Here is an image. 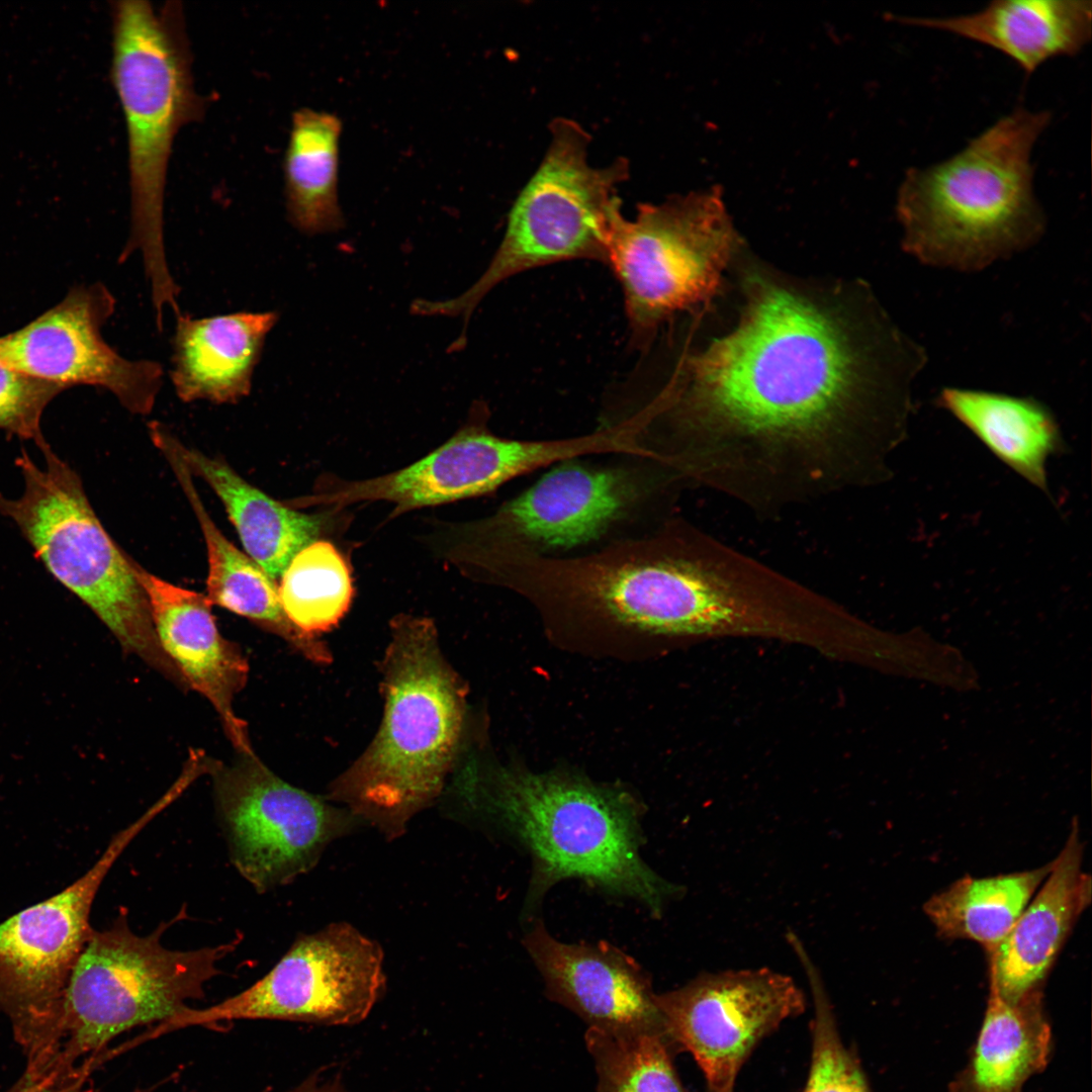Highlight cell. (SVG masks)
<instances>
[{
    "label": "cell",
    "mask_w": 1092,
    "mask_h": 1092,
    "mask_svg": "<svg viewBox=\"0 0 1092 1092\" xmlns=\"http://www.w3.org/2000/svg\"><path fill=\"white\" fill-rule=\"evenodd\" d=\"M851 332L758 282L737 328L644 408L643 445L687 487L760 515L888 479L928 357L880 310Z\"/></svg>",
    "instance_id": "1"
},
{
    "label": "cell",
    "mask_w": 1092,
    "mask_h": 1092,
    "mask_svg": "<svg viewBox=\"0 0 1092 1092\" xmlns=\"http://www.w3.org/2000/svg\"><path fill=\"white\" fill-rule=\"evenodd\" d=\"M1051 119L1016 107L950 158L908 169L896 200L903 250L928 266L972 272L1034 246L1046 218L1031 155Z\"/></svg>",
    "instance_id": "2"
},
{
    "label": "cell",
    "mask_w": 1092,
    "mask_h": 1092,
    "mask_svg": "<svg viewBox=\"0 0 1092 1092\" xmlns=\"http://www.w3.org/2000/svg\"><path fill=\"white\" fill-rule=\"evenodd\" d=\"M380 669L378 731L325 798L393 841L445 792L461 737L464 691L427 619L393 622Z\"/></svg>",
    "instance_id": "3"
},
{
    "label": "cell",
    "mask_w": 1092,
    "mask_h": 1092,
    "mask_svg": "<svg viewBox=\"0 0 1092 1092\" xmlns=\"http://www.w3.org/2000/svg\"><path fill=\"white\" fill-rule=\"evenodd\" d=\"M463 809L487 817L534 859V892L579 878L653 913L677 890L642 859L635 808L623 794L555 776L468 769L455 782Z\"/></svg>",
    "instance_id": "4"
},
{
    "label": "cell",
    "mask_w": 1092,
    "mask_h": 1092,
    "mask_svg": "<svg viewBox=\"0 0 1092 1092\" xmlns=\"http://www.w3.org/2000/svg\"><path fill=\"white\" fill-rule=\"evenodd\" d=\"M110 77L126 126L130 189V235L119 260L142 252L160 311L175 306L180 291L164 246L168 165L179 129L200 119L205 106L194 88L180 2L113 3Z\"/></svg>",
    "instance_id": "5"
},
{
    "label": "cell",
    "mask_w": 1092,
    "mask_h": 1092,
    "mask_svg": "<svg viewBox=\"0 0 1092 1092\" xmlns=\"http://www.w3.org/2000/svg\"><path fill=\"white\" fill-rule=\"evenodd\" d=\"M39 449L43 467L25 450L16 458L24 489L16 498L0 493V514L18 527L50 573L95 613L124 650L186 686L159 642L135 562L103 528L77 472L48 443Z\"/></svg>",
    "instance_id": "6"
},
{
    "label": "cell",
    "mask_w": 1092,
    "mask_h": 1092,
    "mask_svg": "<svg viewBox=\"0 0 1092 1092\" xmlns=\"http://www.w3.org/2000/svg\"><path fill=\"white\" fill-rule=\"evenodd\" d=\"M173 921L138 935L124 913L104 930H92L65 987L59 1010L54 1064L76 1066L107 1060L122 1033L153 1026L204 997L217 963L236 942L173 950L161 936Z\"/></svg>",
    "instance_id": "7"
},
{
    "label": "cell",
    "mask_w": 1092,
    "mask_h": 1092,
    "mask_svg": "<svg viewBox=\"0 0 1092 1092\" xmlns=\"http://www.w3.org/2000/svg\"><path fill=\"white\" fill-rule=\"evenodd\" d=\"M551 134L542 162L510 210L505 236L484 273L457 297L414 300V314L461 317L464 329L458 340L465 342L473 309L500 281L565 260L606 261L610 237L622 215L615 188L625 177V163L590 166L588 136L573 121H556Z\"/></svg>",
    "instance_id": "8"
},
{
    "label": "cell",
    "mask_w": 1092,
    "mask_h": 1092,
    "mask_svg": "<svg viewBox=\"0 0 1092 1092\" xmlns=\"http://www.w3.org/2000/svg\"><path fill=\"white\" fill-rule=\"evenodd\" d=\"M686 486L661 462L621 456L608 463L571 458L491 515L442 531L439 545L508 544L542 555L607 543L614 534L667 511ZM437 543V544H438Z\"/></svg>",
    "instance_id": "9"
},
{
    "label": "cell",
    "mask_w": 1092,
    "mask_h": 1092,
    "mask_svg": "<svg viewBox=\"0 0 1092 1092\" xmlns=\"http://www.w3.org/2000/svg\"><path fill=\"white\" fill-rule=\"evenodd\" d=\"M386 988L381 944L349 922L300 934L277 964L242 992L204 1008L189 1007L142 1033L145 1042L189 1027L239 1020L324 1025L363 1021Z\"/></svg>",
    "instance_id": "10"
},
{
    "label": "cell",
    "mask_w": 1092,
    "mask_h": 1092,
    "mask_svg": "<svg viewBox=\"0 0 1092 1092\" xmlns=\"http://www.w3.org/2000/svg\"><path fill=\"white\" fill-rule=\"evenodd\" d=\"M736 245L718 191L642 205L621 215L606 261L619 279L629 323L638 338L677 311L710 299Z\"/></svg>",
    "instance_id": "11"
},
{
    "label": "cell",
    "mask_w": 1092,
    "mask_h": 1092,
    "mask_svg": "<svg viewBox=\"0 0 1092 1092\" xmlns=\"http://www.w3.org/2000/svg\"><path fill=\"white\" fill-rule=\"evenodd\" d=\"M149 810L116 833L98 860L60 893L0 923V1011L27 1063L41 1070L56 1057L61 999L93 928L90 911L107 873L155 817Z\"/></svg>",
    "instance_id": "12"
},
{
    "label": "cell",
    "mask_w": 1092,
    "mask_h": 1092,
    "mask_svg": "<svg viewBox=\"0 0 1092 1092\" xmlns=\"http://www.w3.org/2000/svg\"><path fill=\"white\" fill-rule=\"evenodd\" d=\"M231 859L259 893L309 873L336 840L363 825L347 809L280 779L255 754L212 766Z\"/></svg>",
    "instance_id": "13"
},
{
    "label": "cell",
    "mask_w": 1092,
    "mask_h": 1092,
    "mask_svg": "<svg viewBox=\"0 0 1092 1092\" xmlns=\"http://www.w3.org/2000/svg\"><path fill=\"white\" fill-rule=\"evenodd\" d=\"M471 418L447 442L413 464L370 479L327 486L300 505L343 507L384 500L393 504V515H398L486 494L536 469L609 450L606 437L597 431L579 437L516 440L489 432L485 411L479 406Z\"/></svg>",
    "instance_id": "14"
},
{
    "label": "cell",
    "mask_w": 1092,
    "mask_h": 1092,
    "mask_svg": "<svg viewBox=\"0 0 1092 1092\" xmlns=\"http://www.w3.org/2000/svg\"><path fill=\"white\" fill-rule=\"evenodd\" d=\"M663 1030L689 1052L707 1088L733 1092L739 1070L758 1042L802 1013L805 997L794 980L769 969L702 974L655 994Z\"/></svg>",
    "instance_id": "15"
},
{
    "label": "cell",
    "mask_w": 1092,
    "mask_h": 1092,
    "mask_svg": "<svg viewBox=\"0 0 1092 1092\" xmlns=\"http://www.w3.org/2000/svg\"><path fill=\"white\" fill-rule=\"evenodd\" d=\"M115 298L101 283L77 286L54 307L0 337V362L59 384L96 385L111 391L129 412L148 415L163 383L153 360H127L101 336Z\"/></svg>",
    "instance_id": "16"
},
{
    "label": "cell",
    "mask_w": 1092,
    "mask_h": 1092,
    "mask_svg": "<svg viewBox=\"0 0 1092 1092\" xmlns=\"http://www.w3.org/2000/svg\"><path fill=\"white\" fill-rule=\"evenodd\" d=\"M525 946L548 995L588 1027L663 1030L649 978L618 948L607 942L565 943L541 924L526 935Z\"/></svg>",
    "instance_id": "17"
},
{
    "label": "cell",
    "mask_w": 1092,
    "mask_h": 1092,
    "mask_svg": "<svg viewBox=\"0 0 1092 1092\" xmlns=\"http://www.w3.org/2000/svg\"><path fill=\"white\" fill-rule=\"evenodd\" d=\"M159 642L185 679L217 712L226 736L241 754L253 755L246 723L236 714L235 697L249 673L241 649L218 631L211 603L203 594L172 584L135 563Z\"/></svg>",
    "instance_id": "18"
},
{
    "label": "cell",
    "mask_w": 1092,
    "mask_h": 1092,
    "mask_svg": "<svg viewBox=\"0 0 1092 1092\" xmlns=\"http://www.w3.org/2000/svg\"><path fill=\"white\" fill-rule=\"evenodd\" d=\"M1084 846L1077 824L1023 912L989 954L990 983L1010 1001L1036 992L1070 932L1090 905V875L1082 867Z\"/></svg>",
    "instance_id": "19"
},
{
    "label": "cell",
    "mask_w": 1092,
    "mask_h": 1092,
    "mask_svg": "<svg viewBox=\"0 0 1092 1092\" xmlns=\"http://www.w3.org/2000/svg\"><path fill=\"white\" fill-rule=\"evenodd\" d=\"M906 25L946 31L1004 54L1026 74L1046 61L1079 54L1091 39L1090 0H996L970 14L899 17Z\"/></svg>",
    "instance_id": "20"
},
{
    "label": "cell",
    "mask_w": 1092,
    "mask_h": 1092,
    "mask_svg": "<svg viewBox=\"0 0 1092 1092\" xmlns=\"http://www.w3.org/2000/svg\"><path fill=\"white\" fill-rule=\"evenodd\" d=\"M276 311H240L194 318L176 314L171 379L178 397L234 403L252 388L265 339Z\"/></svg>",
    "instance_id": "21"
},
{
    "label": "cell",
    "mask_w": 1092,
    "mask_h": 1092,
    "mask_svg": "<svg viewBox=\"0 0 1092 1092\" xmlns=\"http://www.w3.org/2000/svg\"><path fill=\"white\" fill-rule=\"evenodd\" d=\"M152 439L169 461L202 530L208 559L205 596L211 605H218L273 632L313 663H331L332 654L325 643L316 636L301 632L289 621L274 579L229 541L209 517L193 484L192 472L174 447L173 436L160 430Z\"/></svg>",
    "instance_id": "22"
},
{
    "label": "cell",
    "mask_w": 1092,
    "mask_h": 1092,
    "mask_svg": "<svg viewBox=\"0 0 1092 1092\" xmlns=\"http://www.w3.org/2000/svg\"><path fill=\"white\" fill-rule=\"evenodd\" d=\"M936 404L967 428L998 460L1050 493L1046 463L1066 450L1059 422L1040 400L1000 392L945 387Z\"/></svg>",
    "instance_id": "23"
},
{
    "label": "cell",
    "mask_w": 1092,
    "mask_h": 1092,
    "mask_svg": "<svg viewBox=\"0 0 1092 1092\" xmlns=\"http://www.w3.org/2000/svg\"><path fill=\"white\" fill-rule=\"evenodd\" d=\"M173 444L190 471L218 495L248 555L273 579L282 575L301 549L316 541L322 528L318 517L271 498L222 460L186 447L174 437Z\"/></svg>",
    "instance_id": "24"
},
{
    "label": "cell",
    "mask_w": 1092,
    "mask_h": 1092,
    "mask_svg": "<svg viewBox=\"0 0 1092 1092\" xmlns=\"http://www.w3.org/2000/svg\"><path fill=\"white\" fill-rule=\"evenodd\" d=\"M342 121L335 113L301 107L292 114L283 161L287 215L305 235L344 226L338 197Z\"/></svg>",
    "instance_id": "25"
},
{
    "label": "cell",
    "mask_w": 1092,
    "mask_h": 1092,
    "mask_svg": "<svg viewBox=\"0 0 1092 1092\" xmlns=\"http://www.w3.org/2000/svg\"><path fill=\"white\" fill-rule=\"evenodd\" d=\"M1052 861L1022 872L965 876L932 895L923 912L940 937L968 939L993 951L1049 875Z\"/></svg>",
    "instance_id": "26"
},
{
    "label": "cell",
    "mask_w": 1092,
    "mask_h": 1092,
    "mask_svg": "<svg viewBox=\"0 0 1092 1092\" xmlns=\"http://www.w3.org/2000/svg\"><path fill=\"white\" fill-rule=\"evenodd\" d=\"M1038 1005L1037 991L1010 1001L990 983L974 1058L973 1076L979 1092H1016L1042 1064L1048 1033Z\"/></svg>",
    "instance_id": "27"
},
{
    "label": "cell",
    "mask_w": 1092,
    "mask_h": 1092,
    "mask_svg": "<svg viewBox=\"0 0 1092 1092\" xmlns=\"http://www.w3.org/2000/svg\"><path fill=\"white\" fill-rule=\"evenodd\" d=\"M278 585L283 611L301 632L315 636L339 623L353 587L349 567L328 541H314L289 562Z\"/></svg>",
    "instance_id": "28"
},
{
    "label": "cell",
    "mask_w": 1092,
    "mask_h": 1092,
    "mask_svg": "<svg viewBox=\"0 0 1092 1092\" xmlns=\"http://www.w3.org/2000/svg\"><path fill=\"white\" fill-rule=\"evenodd\" d=\"M585 1044L597 1072V1092H687L663 1030L588 1027Z\"/></svg>",
    "instance_id": "29"
},
{
    "label": "cell",
    "mask_w": 1092,
    "mask_h": 1092,
    "mask_svg": "<svg viewBox=\"0 0 1092 1092\" xmlns=\"http://www.w3.org/2000/svg\"><path fill=\"white\" fill-rule=\"evenodd\" d=\"M794 948L803 963L814 1002L812 1057L804 1092H870L861 1069L839 1035L821 978L801 943Z\"/></svg>",
    "instance_id": "30"
},
{
    "label": "cell",
    "mask_w": 1092,
    "mask_h": 1092,
    "mask_svg": "<svg viewBox=\"0 0 1092 1092\" xmlns=\"http://www.w3.org/2000/svg\"><path fill=\"white\" fill-rule=\"evenodd\" d=\"M64 389L0 362V429L42 447L48 443L41 433L42 413Z\"/></svg>",
    "instance_id": "31"
},
{
    "label": "cell",
    "mask_w": 1092,
    "mask_h": 1092,
    "mask_svg": "<svg viewBox=\"0 0 1092 1092\" xmlns=\"http://www.w3.org/2000/svg\"><path fill=\"white\" fill-rule=\"evenodd\" d=\"M99 1066L85 1061L76 1066H53L41 1071L25 1070L8 1092H94L92 1073ZM133 1092H149L136 1089Z\"/></svg>",
    "instance_id": "32"
},
{
    "label": "cell",
    "mask_w": 1092,
    "mask_h": 1092,
    "mask_svg": "<svg viewBox=\"0 0 1092 1092\" xmlns=\"http://www.w3.org/2000/svg\"><path fill=\"white\" fill-rule=\"evenodd\" d=\"M289 1092H348L338 1080L322 1079L317 1074L310 1075Z\"/></svg>",
    "instance_id": "33"
},
{
    "label": "cell",
    "mask_w": 1092,
    "mask_h": 1092,
    "mask_svg": "<svg viewBox=\"0 0 1092 1092\" xmlns=\"http://www.w3.org/2000/svg\"><path fill=\"white\" fill-rule=\"evenodd\" d=\"M706 1092H715V1091H712V1090L707 1088Z\"/></svg>",
    "instance_id": "34"
}]
</instances>
